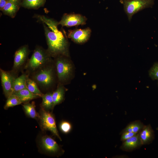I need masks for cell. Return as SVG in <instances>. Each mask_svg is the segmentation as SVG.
Here are the masks:
<instances>
[{"label":"cell","instance_id":"obj_1","mask_svg":"<svg viewBox=\"0 0 158 158\" xmlns=\"http://www.w3.org/2000/svg\"><path fill=\"white\" fill-rule=\"evenodd\" d=\"M34 17L43 24L48 48L51 57L63 55L70 57L69 43L64 32L59 30V22L43 15L36 14Z\"/></svg>","mask_w":158,"mask_h":158},{"label":"cell","instance_id":"obj_2","mask_svg":"<svg viewBox=\"0 0 158 158\" xmlns=\"http://www.w3.org/2000/svg\"><path fill=\"white\" fill-rule=\"evenodd\" d=\"M29 77L37 84L42 90H47L58 84L54 60L43 67L32 73Z\"/></svg>","mask_w":158,"mask_h":158},{"label":"cell","instance_id":"obj_3","mask_svg":"<svg viewBox=\"0 0 158 158\" xmlns=\"http://www.w3.org/2000/svg\"><path fill=\"white\" fill-rule=\"evenodd\" d=\"M58 84L64 85L69 84L74 77V66L70 57L63 55L53 58Z\"/></svg>","mask_w":158,"mask_h":158},{"label":"cell","instance_id":"obj_4","mask_svg":"<svg viewBox=\"0 0 158 158\" xmlns=\"http://www.w3.org/2000/svg\"><path fill=\"white\" fill-rule=\"evenodd\" d=\"M52 57L47 49L41 46L36 47L24 68L29 75L51 62Z\"/></svg>","mask_w":158,"mask_h":158},{"label":"cell","instance_id":"obj_5","mask_svg":"<svg viewBox=\"0 0 158 158\" xmlns=\"http://www.w3.org/2000/svg\"><path fill=\"white\" fill-rule=\"evenodd\" d=\"M154 0H120L129 20L138 11L146 8L152 7Z\"/></svg>","mask_w":158,"mask_h":158},{"label":"cell","instance_id":"obj_6","mask_svg":"<svg viewBox=\"0 0 158 158\" xmlns=\"http://www.w3.org/2000/svg\"><path fill=\"white\" fill-rule=\"evenodd\" d=\"M30 51L27 45L19 48L14 55L13 65L11 70L18 75L20 72H24L25 66L29 59Z\"/></svg>","mask_w":158,"mask_h":158},{"label":"cell","instance_id":"obj_7","mask_svg":"<svg viewBox=\"0 0 158 158\" xmlns=\"http://www.w3.org/2000/svg\"><path fill=\"white\" fill-rule=\"evenodd\" d=\"M18 74L11 70L6 71L0 68V75L1 86L4 95L7 98L12 95L13 92V85L15 79Z\"/></svg>","mask_w":158,"mask_h":158},{"label":"cell","instance_id":"obj_8","mask_svg":"<svg viewBox=\"0 0 158 158\" xmlns=\"http://www.w3.org/2000/svg\"><path fill=\"white\" fill-rule=\"evenodd\" d=\"M39 118L41 128L43 130L51 131L61 140L57 129L56 122L52 114L41 108Z\"/></svg>","mask_w":158,"mask_h":158},{"label":"cell","instance_id":"obj_9","mask_svg":"<svg viewBox=\"0 0 158 158\" xmlns=\"http://www.w3.org/2000/svg\"><path fill=\"white\" fill-rule=\"evenodd\" d=\"M87 20V18L85 16L79 14L65 13L63 15L59 24L62 27H69L85 25Z\"/></svg>","mask_w":158,"mask_h":158},{"label":"cell","instance_id":"obj_10","mask_svg":"<svg viewBox=\"0 0 158 158\" xmlns=\"http://www.w3.org/2000/svg\"><path fill=\"white\" fill-rule=\"evenodd\" d=\"M91 32V29L88 27L83 29H76L69 30L67 36L74 42L81 44L89 40Z\"/></svg>","mask_w":158,"mask_h":158},{"label":"cell","instance_id":"obj_11","mask_svg":"<svg viewBox=\"0 0 158 158\" xmlns=\"http://www.w3.org/2000/svg\"><path fill=\"white\" fill-rule=\"evenodd\" d=\"M41 141L42 148L48 152L55 153L59 149V146L57 142L49 136H43L41 138Z\"/></svg>","mask_w":158,"mask_h":158},{"label":"cell","instance_id":"obj_12","mask_svg":"<svg viewBox=\"0 0 158 158\" xmlns=\"http://www.w3.org/2000/svg\"><path fill=\"white\" fill-rule=\"evenodd\" d=\"M121 149L126 151H131L142 145L139 134H137L133 137L123 141Z\"/></svg>","mask_w":158,"mask_h":158},{"label":"cell","instance_id":"obj_13","mask_svg":"<svg viewBox=\"0 0 158 158\" xmlns=\"http://www.w3.org/2000/svg\"><path fill=\"white\" fill-rule=\"evenodd\" d=\"M139 134L142 145L149 143L153 138V131L150 125L144 126Z\"/></svg>","mask_w":158,"mask_h":158},{"label":"cell","instance_id":"obj_14","mask_svg":"<svg viewBox=\"0 0 158 158\" xmlns=\"http://www.w3.org/2000/svg\"><path fill=\"white\" fill-rule=\"evenodd\" d=\"M66 91L64 85L57 84L56 89L52 93L54 107L61 103L64 99Z\"/></svg>","mask_w":158,"mask_h":158},{"label":"cell","instance_id":"obj_15","mask_svg":"<svg viewBox=\"0 0 158 158\" xmlns=\"http://www.w3.org/2000/svg\"><path fill=\"white\" fill-rule=\"evenodd\" d=\"M29 76L28 75L24 72H23L20 76L18 77L15 79L14 83L13 92V94L27 88L26 83Z\"/></svg>","mask_w":158,"mask_h":158},{"label":"cell","instance_id":"obj_16","mask_svg":"<svg viewBox=\"0 0 158 158\" xmlns=\"http://www.w3.org/2000/svg\"><path fill=\"white\" fill-rule=\"evenodd\" d=\"M13 94L17 96L22 103H24L29 102L31 100L40 97L32 93L27 88L23 89Z\"/></svg>","mask_w":158,"mask_h":158},{"label":"cell","instance_id":"obj_17","mask_svg":"<svg viewBox=\"0 0 158 158\" xmlns=\"http://www.w3.org/2000/svg\"><path fill=\"white\" fill-rule=\"evenodd\" d=\"M46 0H23L20 6L29 9H37L43 6Z\"/></svg>","mask_w":158,"mask_h":158},{"label":"cell","instance_id":"obj_18","mask_svg":"<svg viewBox=\"0 0 158 158\" xmlns=\"http://www.w3.org/2000/svg\"><path fill=\"white\" fill-rule=\"evenodd\" d=\"M20 7L18 5L8 1L1 11L4 14L13 18L15 16Z\"/></svg>","mask_w":158,"mask_h":158},{"label":"cell","instance_id":"obj_19","mask_svg":"<svg viewBox=\"0 0 158 158\" xmlns=\"http://www.w3.org/2000/svg\"><path fill=\"white\" fill-rule=\"evenodd\" d=\"M23 108L26 114L29 117L34 119L39 118L40 115L37 112L35 109V105L34 102L32 103L29 102L24 103L22 105Z\"/></svg>","mask_w":158,"mask_h":158},{"label":"cell","instance_id":"obj_20","mask_svg":"<svg viewBox=\"0 0 158 158\" xmlns=\"http://www.w3.org/2000/svg\"><path fill=\"white\" fill-rule=\"evenodd\" d=\"M41 97L42 98L41 104L42 108L47 111L54 108L52 93L49 92L43 94Z\"/></svg>","mask_w":158,"mask_h":158},{"label":"cell","instance_id":"obj_21","mask_svg":"<svg viewBox=\"0 0 158 158\" xmlns=\"http://www.w3.org/2000/svg\"><path fill=\"white\" fill-rule=\"evenodd\" d=\"M26 85L27 88L33 94L40 97L43 95L44 94L41 91L37 84L29 76L27 79Z\"/></svg>","mask_w":158,"mask_h":158},{"label":"cell","instance_id":"obj_22","mask_svg":"<svg viewBox=\"0 0 158 158\" xmlns=\"http://www.w3.org/2000/svg\"><path fill=\"white\" fill-rule=\"evenodd\" d=\"M144 126L142 123L140 121H136L129 124L122 131V133L128 132L138 133Z\"/></svg>","mask_w":158,"mask_h":158},{"label":"cell","instance_id":"obj_23","mask_svg":"<svg viewBox=\"0 0 158 158\" xmlns=\"http://www.w3.org/2000/svg\"><path fill=\"white\" fill-rule=\"evenodd\" d=\"M22 102L16 95L12 94L7 98L5 104L4 106V108L5 110L9 108L20 104Z\"/></svg>","mask_w":158,"mask_h":158},{"label":"cell","instance_id":"obj_24","mask_svg":"<svg viewBox=\"0 0 158 158\" xmlns=\"http://www.w3.org/2000/svg\"><path fill=\"white\" fill-rule=\"evenodd\" d=\"M149 75L152 79L158 80V63L152 66L149 71Z\"/></svg>","mask_w":158,"mask_h":158},{"label":"cell","instance_id":"obj_25","mask_svg":"<svg viewBox=\"0 0 158 158\" xmlns=\"http://www.w3.org/2000/svg\"><path fill=\"white\" fill-rule=\"evenodd\" d=\"M60 128L62 132L65 133H67L71 130V126L68 122L64 121L60 123Z\"/></svg>","mask_w":158,"mask_h":158},{"label":"cell","instance_id":"obj_26","mask_svg":"<svg viewBox=\"0 0 158 158\" xmlns=\"http://www.w3.org/2000/svg\"><path fill=\"white\" fill-rule=\"evenodd\" d=\"M137 133H135L133 132H125L122 133L121 140L124 141L134 136Z\"/></svg>","mask_w":158,"mask_h":158},{"label":"cell","instance_id":"obj_27","mask_svg":"<svg viewBox=\"0 0 158 158\" xmlns=\"http://www.w3.org/2000/svg\"><path fill=\"white\" fill-rule=\"evenodd\" d=\"M7 0H0V10L1 11L6 4Z\"/></svg>","mask_w":158,"mask_h":158},{"label":"cell","instance_id":"obj_28","mask_svg":"<svg viewBox=\"0 0 158 158\" xmlns=\"http://www.w3.org/2000/svg\"><path fill=\"white\" fill-rule=\"evenodd\" d=\"M8 1L11 2L19 6H20L23 0H7Z\"/></svg>","mask_w":158,"mask_h":158}]
</instances>
